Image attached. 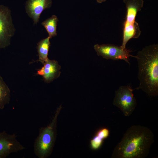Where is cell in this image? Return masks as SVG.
I'll list each match as a JSON object with an SVG mask.
<instances>
[{
    "mask_svg": "<svg viewBox=\"0 0 158 158\" xmlns=\"http://www.w3.org/2000/svg\"><path fill=\"white\" fill-rule=\"evenodd\" d=\"M154 142V134L149 128L140 125H132L115 147L111 158H145Z\"/></svg>",
    "mask_w": 158,
    "mask_h": 158,
    "instance_id": "1",
    "label": "cell"
},
{
    "mask_svg": "<svg viewBox=\"0 0 158 158\" xmlns=\"http://www.w3.org/2000/svg\"><path fill=\"white\" fill-rule=\"evenodd\" d=\"M137 60L139 86L134 90H141L148 95H158V45L147 46L134 57Z\"/></svg>",
    "mask_w": 158,
    "mask_h": 158,
    "instance_id": "2",
    "label": "cell"
},
{
    "mask_svg": "<svg viewBox=\"0 0 158 158\" xmlns=\"http://www.w3.org/2000/svg\"><path fill=\"white\" fill-rule=\"evenodd\" d=\"M62 107H59L51 122L47 126L41 128L34 145L35 155L39 158H46L50 154L54 146L57 117Z\"/></svg>",
    "mask_w": 158,
    "mask_h": 158,
    "instance_id": "3",
    "label": "cell"
},
{
    "mask_svg": "<svg viewBox=\"0 0 158 158\" xmlns=\"http://www.w3.org/2000/svg\"><path fill=\"white\" fill-rule=\"evenodd\" d=\"M123 1L126 5L127 13L123 25V41L121 46L125 49L127 43L131 39L137 38L140 35L141 31L135 19L138 12L143 6L144 1L143 0Z\"/></svg>",
    "mask_w": 158,
    "mask_h": 158,
    "instance_id": "4",
    "label": "cell"
},
{
    "mask_svg": "<svg viewBox=\"0 0 158 158\" xmlns=\"http://www.w3.org/2000/svg\"><path fill=\"white\" fill-rule=\"evenodd\" d=\"M133 90L130 86H121L115 92L113 104L120 109L126 117L132 114L136 106V100Z\"/></svg>",
    "mask_w": 158,
    "mask_h": 158,
    "instance_id": "5",
    "label": "cell"
},
{
    "mask_svg": "<svg viewBox=\"0 0 158 158\" xmlns=\"http://www.w3.org/2000/svg\"><path fill=\"white\" fill-rule=\"evenodd\" d=\"M15 30L11 11L7 7L0 5V49L10 44Z\"/></svg>",
    "mask_w": 158,
    "mask_h": 158,
    "instance_id": "6",
    "label": "cell"
},
{
    "mask_svg": "<svg viewBox=\"0 0 158 158\" xmlns=\"http://www.w3.org/2000/svg\"><path fill=\"white\" fill-rule=\"evenodd\" d=\"M94 48L98 56L107 59L122 60L129 64V57H134L130 54L131 51L129 50L113 44H96Z\"/></svg>",
    "mask_w": 158,
    "mask_h": 158,
    "instance_id": "7",
    "label": "cell"
},
{
    "mask_svg": "<svg viewBox=\"0 0 158 158\" xmlns=\"http://www.w3.org/2000/svg\"><path fill=\"white\" fill-rule=\"evenodd\" d=\"M16 136L4 131L0 133V158H5L10 154L25 149L17 140Z\"/></svg>",
    "mask_w": 158,
    "mask_h": 158,
    "instance_id": "8",
    "label": "cell"
},
{
    "mask_svg": "<svg viewBox=\"0 0 158 158\" xmlns=\"http://www.w3.org/2000/svg\"><path fill=\"white\" fill-rule=\"evenodd\" d=\"M52 4V0H28L26 3V11L32 19L34 24H36L39 22L43 11L50 8Z\"/></svg>",
    "mask_w": 158,
    "mask_h": 158,
    "instance_id": "9",
    "label": "cell"
},
{
    "mask_svg": "<svg viewBox=\"0 0 158 158\" xmlns=\"http://www.w3.org/2000/svg\"><path fill=\"white\" fill-rule=\"evenodd\" d=\"M43 65V66L37 70V74L42 76L45 82L50 83L60 76L61 67L57 61L48 58Z\"/></svg>",
    "mask_w": 158,
    "mask_h": 158,
    "instance_id": "10",
    "label": "cell"
},
{
    "mask_svg": "<svg viewBox=\"0 0 158 158\" xmlns=\"http://www.w3.org/2000/svg\"><path fill=\"white\" fill-rule=\"evenodd\" d=\"M109 129L106 128L99 129L90 140L91 149L93 150L99 149L102 146L104 140L109 137Z\"/></svg>",
    "mask_w": 158,
    "mask_h": 158,
    "instance_id": "11",
    "label": "cell"
},
{
    "mask_svg": "<svg viewBox=\"0 0 158 158\" xmlns=\"http://www.w3.org/2000/svg\"><path fill=\"white\" fill-rule=\"evenodd\" d=\"M50 37L48 36L37 43V49L39 58L35 61H40L43 64L48 59V55L50 44Z\"/></svg>",
    "mask_w": 158,
    "mask_h": 158,
    "instance_id": "12",
    "label": "cell"
},
{
    "mask_svg": "<svg viewBox=\"0 0 158 158\" xmlns=\"http://www.w3.org/2000/svg\"><path fill=\"white\" fill-rule=\"evenodd\" d=\"M10 90L8 85L0 76V110H2L10 100Z\"/></svg>",
    "mask_w": 158,
    "mask_h": 158,
    "instance_id": "13",
    "label": "cell"
},
{
    "mask_svg": "<svg viewBox=\"0 0 158 158\" xmlns=\"http://www.w3.org/2000/svg\"><path fill=\"white\" fill-rule=\"evenodd\" d=\"M58 21L57 17L53 15L42 23V25L46 29L48 34V36L50 38L57 35L56 26Z\"/></svg>",
    "mask_w": 158,
    "mask_h": 158,
    "instance_id": "14",
    "label": "cell"
},
{
    "mask_svg": "<svg viewBox=\"0 0 158 158\" xmlns=\"http://www.w3.org/2000/svg\"><path fill=\"white\" fill-rule=\"evenodd\" d=\"M106 0H97V2L99 3H102L103 2H105Z\"/></svg>",
    "mask_w": 158,
    "mask_h": 158,
    "instance_id": "15",
    "label": "cell"
}]
</instances>
